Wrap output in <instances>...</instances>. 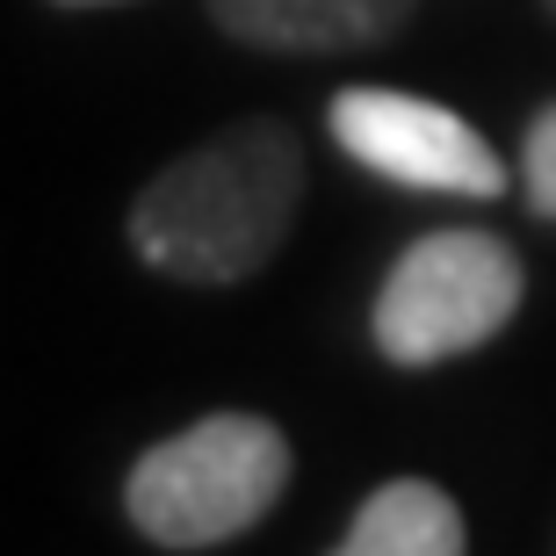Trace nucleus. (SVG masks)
Instances as JSON below:
<instances>
[{
  "mask_svg": "<svg viewBox=\"0 0 556 556\" xmlns=\"http://www.w3.org/2000/svg\"><path fill=\"white\" fill-rule=\"evenodd\" d=\"M59 8H116V0H59Z\"/></svg>",
  "mask_w": 556,
  "mask_h": 556,
  "instance_id": "6e6552de",
  "label": "nucleus"
},
{
  "mask_svg": "<svg viewBox=\"0 0 556 556\" xmlns=\"http://www.w3.org/2000/svg\"><path fill=\"white\" fill-rule=\"evenodd\" d=\"M405 15L413 0H210V22L253 51H369Z\"/></svg>",
  "mask_w": 556,
  "mask_h": 556,
  "instance_id": "39448f33",
  "label": "nucleus"
},
{
  "mask_svg": "<svg viewBox=\"0 0 556 556\" xmlns=\"http://www.w3.org/2000/svg\"><path fill=\"white\" fill-rule=\"evenodd\" d=\"M304 144L275 116L217 130L130 203V247L174 282H247L275 261L304 210Z\"/></svg>",
  "mask_w": 556,
  "mask_h": 556,
  "instance_id": "f257e3e1",
  "label": "nucleus"
},
{
  "mask_svg": "<svg viewBox=\"0 0 556 556\" xmlns=\"http://www.w3.org/2000/svg\"><path fill=\"white\" fill-rule=\"evenodd\" d=\"M289 492V433L261 413H210L138 455L124 514L160 549H217Z\"/></svg>",
  "mask_w": 556,
  "mask_h": 556,
  "instance_id": "f03ea898",
  "label": "nucleus"
},
{
  "mask_svg": "<svg viewBox=\"0 0 556 556\" xmlns=\"http://www.w3.org/2000/svg\"><path fill=\"white\" fill-rule=\"evenodd\" d=\"M332 556H470V528L441 484L397 477L354 506V528L340 535Z\"/></svg>",
  "mask_w": 556,
  "mask_h": 556,
  "instance_id": "423d86ee",
  "label": "nucleus"
},
{
  "mask_svg": "<svg viewBox=\"0 0 556 556\" xmlns=\"http://www.w3.org/2000/svg\"><path fill=\"white\" fill-rule=\"evenodd\" d=\"M520 188L542 217H556V102L528 124V144H520Z\"/></svg>",
  "mask_w": 556,
  "mask_h": 556,
  "instance_id": "0eeeda50",
  "label": "nucleus"
},
{
  "mask_svg": "<svg viewBox=\"0 0 556 556\" xmlns=\"http://www.w3.org/2000/svg\"><path fill=\"white\" fill-rule=\"evenodd\" d=\"M332 138H340V152L354 166H369L383 181H405V188L470 195V203L506 188V160L448 102H427V94L348 87V94H332Z\"/></svg>",
  "mask_w": 556,
  "mask_h": 556,
  "instance_id": "20e7f679",
  "label": "nucleus"
},
{
  "mask_svg": "<svg viewBox=\"0 0 556 556\" xmlns=\"http://www.w3.org/2000/svg\"><path fill=\"white\" fill-rule=\"evenodd\" d=\"M520 289H528V268L506 239L433 231L397 253V268L383 275L369 332L397 369H433V362L470 354L492 332H506V318L520 311Z\"/></svg>",
  "mask_w": 556,
  "mask_h": 556,
  "instance_id": "7ed1b4c3",
  "label": "nucleus"
}]
</instances>
